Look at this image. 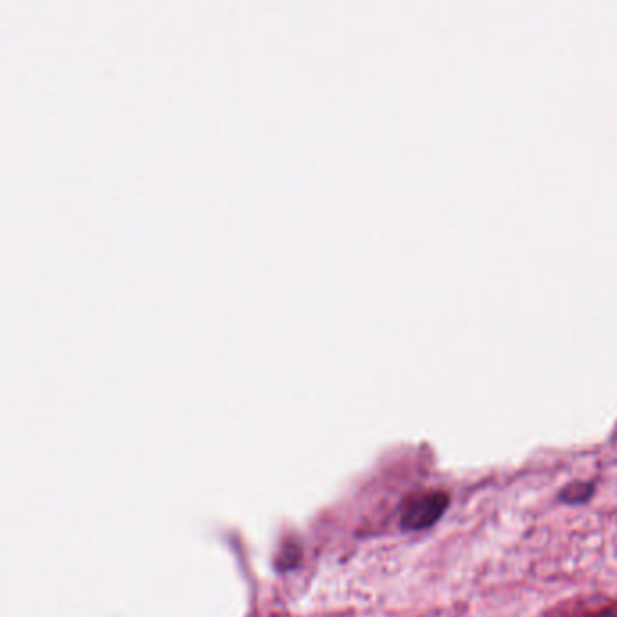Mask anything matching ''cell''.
Wrapping results in <instances>:
<instances>
[{
	"label": "cell",
	"mask_w": 617,
	"mask_h": 617,
	"mask_svg": "<svg viewBox=\"0 0 617 617\" xmlns=\"http://www.w3.org/2000/svg\"><path fill=\"white\" fill-rule=\"evenodd\" d=\"M448 505V494L442 491L413 494L402 504L401 527L406 530L427 529L442 518Z\"/></svg>",
	"instance_id": "1"
},
{
	"label": "cell",
	"mask_w": 617,
	"mask_h": 617,
	"mask_svg": "<svg viewBox=\"0 0 617 617\" xmlns=\"http://www.w3.org/2000/svg\"><path fill=\"white\" fill-rule=\"evenodd\" d=\"M592 493H594V487L591 484H571L563 489L561 500L566 504H582L591 498Z\"/></svg>",
	"instance_id": "2"
}]
</instances>
